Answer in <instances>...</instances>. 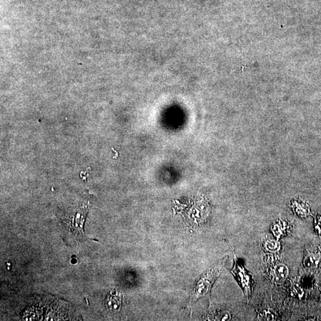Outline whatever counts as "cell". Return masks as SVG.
I'll list each match as a JSON object with an SVG mask.
<instances>
[{"instance_id":"6da1fadb","label":"cell","mask_w":321,"mask_h":321,"mask_svg":"<svg viewBox=\"0 0 321 321\" xmlns=\"http://www.w3.org/2000/svg\"><path fill=\"white\" fill-rule=\"evenodd\" d=\"M227 258L222 259L221 261L203 273L193 289L191 301L195 302L201 297H210L211 289L215 281L216 280L222 272L224 267Z\"/></svg>"},{"instance_id":"7a4b0ae2","label":"cell","mask_w":321,"mask_h":321,"mask_svg":"<svg viewBox=\"0 0 321 321\" xmlns=\"http://www.w3.org/2000/svg\"><path fill=\"white\" fill-rule=\"evenodd\" d=\"M233 254H234L235 257V265L231 270V272L235 277L236 279L242 287L247 301H249L251 294L253 279L246 270L238 263L234 251H233Z\"/></svg>"},{"instance_id":"3957f363","label":"cell","mask_w":321,"mask_h":321,"mask_svg":"<svg viewBox=\"0 0 321 321\" xmlns=\"http://www.w3.org/2000/svg\"><path fill=\"white\" fill-rule=\"evenodd\" d=\"M122 295L116 294H111L109 295L106 302V306L109 311L112 312H118L122 307Z\"/></svg>"},{"instance_id":"277c9868","label":"cell","mask_w":321,"mask_h":321,"mask_svg":"<svg viewBox=\"0 0 321 321\" xmlns=\"http://www.w3.org/2000/svg\"><path fill=\"white\" fill-rule=\"evenodd\" d=\"M274 274L276 278L279 280H286L289 274V268L283 264L277 265L274 269Z\"/></svg>"},{"instance_id":"5b68a950","label":"cell","mask_w":321,"mask_h":321,"mask_svg":"<svg viewBox=\"0 0 321 321\" xmlns=\"http://www.w3.org/2000/svg\"><path fill=\"white\" fill-rule=\"evenodd\" d=\"M318 257L315 254H308L304 261V265L306 268H313L318 264Z\"/></svg>"},{"instance_id":"8992f818","label":"cell","mask_w":321,"mask_h":321,"mask_svg":"<svg viewBox=\"0 0 321 321\" xmlns=\"http://www.w3.org/2000/svg\"><path fill=\"white\" fill-rule=\"evenodd\" d=\"M266 249L271 253H278L281 249V244L278 241L275 240H269L265 243Z\"/></svg>"},{"instance_id":"52a82bcc","label":"cell","mask_w":321,"mask_h":321,"mask_svg":"<svg viewBox=\"0 0 321 321\" xmlns=\"http://www.w3.org/2000/svg\"><path fill=\"white\" fill-rule=\"evenodd\" d=\"M315 228L318 234L321 235V215H318L315 222Z\"/></svg>"}]
</instances>
